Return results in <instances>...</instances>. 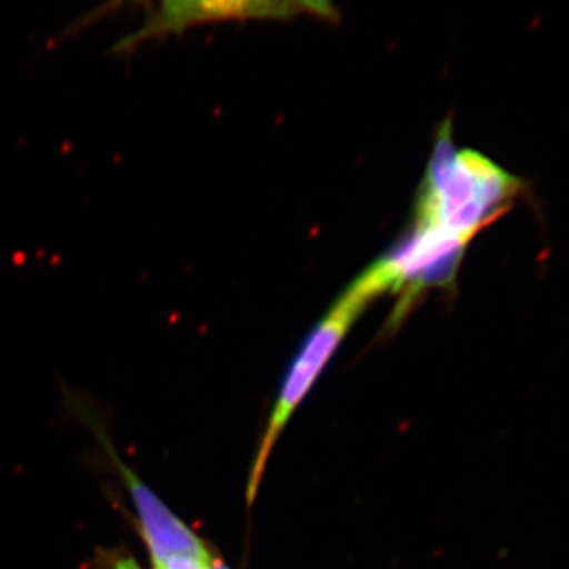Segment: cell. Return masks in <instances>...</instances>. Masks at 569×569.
I'll list each match as a JSON object with an SVG mask.
<instances>
[{
    "instance_id": "obj_1",
    "label": "cell",
    "mask_w": 569,
    "mask_h": 569,
    "mask_svg": "<svg viewBox=\"0 0 569 569\" xmlns=\"http://www.w3.org/2000/svg\"><path fill=\"white\" fill-rule=\"evenodd\" d=\"M523 192V182L481 152L458 151L451 121L438 132L415 219L437 224L473 241L498 217L505 216Z\"/></svg>"
},
{
    "instance_id": "obj_2",
    "label": "cell",
    "mask_w": 569,
    "mask_h": 569,
    "mask_svg": "<svg viewBox=\"0 0 569 569\" xmlns=\"http://www.w3.org/2000/svg\"><path fill=\"white\" fill-rule=\"evenodd\" d=\"M470 242L463 236L415 219L407 234L356 280L372 299L387 293L399 296L391 323L400 325L419 295L455 284Z\"/></svg>"
},
{
    "instance_id": "obj_3",
    "label": "cell",
    "mask_w": 569,
    "mask_h": 569,
    "mask_svg": "<svg viewBox=\"0 0 569 569\" xmlns=\"http://www.w3.org/2000/svg\"><path fill=\"white\" fill-rule=\"evenodd\" d=\"M372 301L373 299L370 298L365 288L355 280L350 288L346 290V293L337 299L335 306L326 312V316L318 321L316 328L306 337L301 350L295 356L287 377H284L279 399H277L274 411H272L271 422H269L263 443H261L260 452H258L252 478H250V500L257 492L266 462H268L269 452L274 447L283 426L287 425L288 419L293 417L296 408L309 395L318 377L323 372L326 365L331 361L337 348L346 339L351 326Z\"/></svg>"
},
{
    "instance_id": "obj_4",
    "label": "cell",
    "mask_w": 569,
    "mask_h": 569,
    "mask_svg": "<svg viewBox=\"0 0 569 569\" xmlns=\"http://www.w3.org/2000/svg\"><path fill=\"white\" fill-rule=\"evenodd\" d=\"M299 17L340 21L337 0H162L141 29L116 44L127 56L146 41L182 36L197 26L223 21H288Z\"/></svg>"
},
{
    "instance_id": "obj_5",
    "label": "cell",
    "mask_w": 569,
    "mask_h": 569,
    "mask_svg": "<svg viewBox=\"0 0 569 569\" xmlns=\"http://www.w3.org/2000/svg\"><path fill=\"white\" fill-rule=\"evenodd\" d=\"M121 468L140 515L142 537L151 549L157 567L174 556L209 557L201 539L181 519L176 518L151 489L130 473L129 468Z\"/></svg>"
},
{
    "instance_id": "obj_6",
    "label": "cell",
    "mask_w": 569,
    "mask_h": 569,
    "mask_svg": "<svg viewBox=\"0 0 569 569\" xmlns=\"http://www.w3.org/2000/svg\"><path fill=\"white\" fill-rule=\"evenodd\" d=\"M211 557L174 556L159 565V569H212Z\"/></svg>"
},
{
    "instance_id": "obj_7",
    "label": "cell",
    "mask_w": 569,
    "mask_h": 569,
    "mask_svg": "<svg viewBox=\"0 0 569 569\" xmlns=\"http://www.w3.org/2000/svg\"><path fill=\"white\" fill-rule=\"evenodd\" d=\"M103 569H142L140 565L126 556H110L104 559ZM159 569V568H157Z\"/></svg>"
},
{
    "instance_id": "obj_8",
    "label": "cell",
    "mask_w": 569,
    "mask_h": 569,
    "mask_svg": "<svg viewBox=\"0 0 569 569\" xmlns=\"http://www.w3.org/2000/svg\"><path fill=\"white\" fill-rule=\"evenodd\" d=\"M212 569H230L227 565L223 563L222 560L212 559L211 561Z\"/></svg>"
}]
</instances>
